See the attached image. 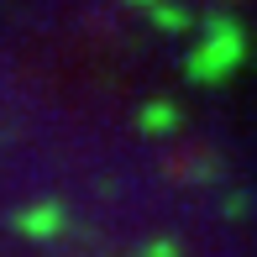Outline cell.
I'll return each instance as SVG.
<instances>
[{"mask_svg":"<svg viewBox=\"0 0 257 257\" xmlns=\"http://www.w3.org/2000/svg\"><path fill=\"white\" fill-rule=\"evenodd\" d=\"M53 226H58L53 210H32V215H21V231H32V236H48Z\"/></svg>","mask_w":257,"mask_h":257,"instance_id":"6da1fadb","label":"cell"}]
</instances>
